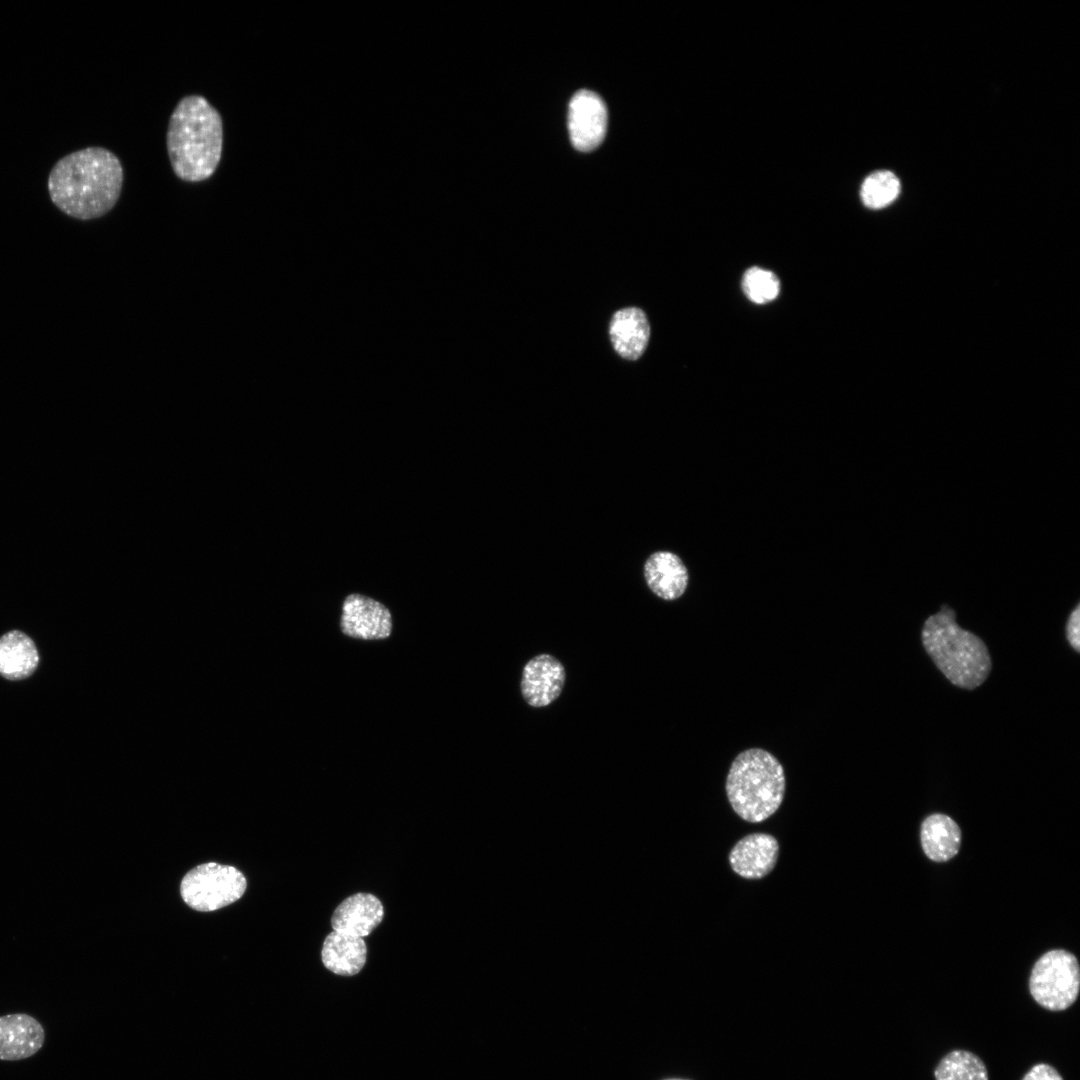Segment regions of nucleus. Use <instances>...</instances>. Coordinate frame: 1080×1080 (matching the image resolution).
Instances as JSON below:
<instances>
[{"label":"nucleus","instance_id":"nucleus-11","mask_svg":"<svg viewBox=\"0 0 1080 1080\" xmlns=\"http://www.w3.org/2000/svg\"><path fill=\"white\" fill-rule=\"evenodd\" d=\"M44 1040L45 1031L34 1017L24 1013L0 1017V1060L29 1058L42 1048Z\"/></svg>","mask_w":1080,"mask_h":1080},{"label":"nucleus","instance_id":"nucleus-13","mask_svg":"<svg viewBox=\"0 0 1080 1080\" xmlns=\"http://www.w3.org/2000/svg\"><path fill=\"white\" fill-rule=\"evenodd\" d=\"M610 339L616 352L627 360H637L645 351L650 326L645 313L628 307L614 313L609 325Z\"/></svg>","mask_w":1080,"mask_h":1080},{"label":"nucleus","instance_id":"nucleus-2","mask_svg":"<svg viewBox=\"0 0 1080 1080\" xmlns=\"http://www.w3.org/2000/svg\"><path fill=\"white\" fill-rule=\"evenodd\" d=\"M167 153L174 174L197 183L216 171L223 151V121L202 95H187L175 106L166 134Z\"/></svg>","mask_w":1080,"mask_h":1080},{"label":"nucleus","instance_id":"nucleus-20","mask_svg":"<svg viewBox=\"0 0 1080 1080\" xmlns=\"http://www.w3.org/2000/svg\"><path fill=\"white\" fill-rule=\"evenodd\" d=\"M742 288L745 295L756 304H765L774 300L780 291L778 277L769 270L752 267L748 269L742 280Z\"/></svg>","mask_w":1080,"mask_h":1080},{"label":"nucleus","instance_id":"nucleus-9","mask_svg":"<svg viewBox=\"0 0 1080 1080\" xmlns=\"http://www.w3.org/2000/svg\"><path fill=\"white\" fill-rule=\"evenodd\" d=\"M565 668L549 654H539L530 659L523 668L521 693L532 707H544L555 701L565 684Z\"/></svg>","mask_w":1080,"mask_h":1080},{"label":"nucleus","instance_id":"nucleus-7","mask_svg":"<svg viewBox=\"0 0 1080 1080\" xmlns=\"http://www.w3.org/2000/svg\"><path fill=\"white\" fill-rule=\"evenodd\" d=\"M340 630L355 639L383 640L391 635L392 616L381 602L361 594H349L342 603Z\"/></svg>","mask_w":1080,"mask_h":1080},{"label":"nucleus","instance_id":"nucleus-8","mask_svg":"<svg viewBox=\"0 0 1080 1080\" xmlns=\"http://www.w3.org/2000/svg\"><path fill=\"white\" fill-rule=\"evenodd\" d=\"M607 126V110L594 92L580 90L571 99L568 127L573 146L583 152L595 149L603 140Z\"/></svg>","mask_w":1080,"mask_h":1080},{"label":"nucleus","instance_id":"nucleus-16","mask_svg":"<svg viewBox=\"0 0 1080 1080\" xmlns=\"http://www.w3.org/2000/svg\"><path fill=\"white\" fill-rule=\"evenodd\" d=\"M321 958L332 973L354 976L366 963L367 947L363 938L332 931L324 940Z\"/></svg>","mask_w":1080,"mask_h":1080},{"label":"nucleus","instance_id":"nucleus-14","mask_svg":"<svg viewBox=\"0 0 1080 1080\" xmlns=\"http://www.w3.org/2000/svg\"><path fill=\"white\" fill-rule=\"evenodd\" d=\"M644 576L653 593L664 600L683 595L688 585V572L680 558L668 551L653 553L645 562Z\"/></svg>","mask_w":1080,"mask_h":1080},{"label":"nucleus","instance_id":"nucleus-4","mask_svg":"<svg viewBox=\"0 0 1080 1080\" xmlns=\"http://www.w3.org/2000/svg\"><path fill=\"white\" fill-rule=\"evenodd\" d=\"M784 769L762 748H749L732 761L725 783L728 801L744 821L760 823L781 806L785 793Z\"/></svg>","mask_w":1080,"mask_h":1080},{"label":"nucleus","instance_id":"nucleus-10","mask_svg":"<svg viewBox=\"0 0 1080 1080\" xmlns=\"http://www.w3.org/2000/svg\"><path fill=\"white\" fill-rule=\"evenodd\" d=\"M779 844L766 833H752L741 838L729 853L732 870L745 879H760L775 867Z\"/></svg>","mask_w":1080,"mask_h":1080},{"label":"nucleus","instance_id":"nucleus-19","mask_svg":"<svg viewBox=\"0 0 1080 1080\" xmlns=\"http://www.w3.org/2000/svg\"><path fill=\"white\" fill-rule=\"evenodd\" d=\"M900 193L897 176L888 170L876 171L863 182L860 197L863 204L872 209H880L891 204Z\"/></svg>","mask_w":1080,"mask_h":1080},{"label":"nucleus","instance_id":"nucleus-3","mask_svg":"<svg viewBox=\"0 0 1080 1080\" xmlns=\"http://www.w3.org/2000/svg\"><path fill=\"white\" fill-rule=\"evenodd\" d=\"M922 644L936 667L955 686L973 690L990 674L992 662L984 641L956 622V613L944 604L924 622Z\"/></svg>","mask_w":1080,"mask_h":1080},{"label":"nucleus","instance_id":"nucleus-6","mask_svg":"<svg viewBox=\"0 0 1080 1080\" xmlns=\"http://www.w3.org/2000/svg\"><path fill=\"white\" fill-rule=\"evenodd\" d=\"M247 886L236 868L218 863L201 864L182 879V899L197 911H213L237 901Z\"/></svg>","mask_w":1080,"mask_h":1080},{"label":"nucleus","instance_id":"nucleus-1","mask_svg":"<svg viewBox=\"0 0 1080 1080\" xmlns=\"http://www.w3.org/2000/svg\"><path fill=\"white\" fill-rule=\"evenodd\" d=\"M123 179L120 159L109 149L92 146L59 159L49 173L47 187L51 201L60 211L88 221L114 208Z\"/></svg>","mask_w":1080,"mask_h":1080},{"label":"nucleus","instance_id":"nucleus-5","mask_svg":"<svg viewBox=\"0 0 1080 1080\" xmlns=\"http://www.w3.org/2000/svg\"><path fill=\"white\" fill-rule=\"evenodd\" d=\"M1080 988L1079 963L1074 954L1063 949L1044 953L1034 964L1029 990L1033 999L1050 1011L1069 1008Z\"/></svg>","mask_w":1080,"mask_h":1080},{"label":"nucleus","instance_id":"nucleus-18","mask_svg":"<svg viewBox=\"0 0 1080 1080\" xmlns=\"http://www.w3.org/2000/svg\"><path fill=\"white\" fill-rule=\"evenodd\" d=\"M936 1080H989L984 1062L967 1050L946 1054L934 1071Z\"/></svg>","mask_w":1080,"mask_h":1080},{"label":"nucleus","instance_id":"nucleus-22","mask_svg":"<svg viewBox=\"0 0 1080 1080\" xmlns=\"http://www.w3.org/2000/svg\"><path fill=\"white\" fill-rule=\"evenodd\" d=\"M1022 1080H1063V1078L1053 1066L1038 1063L1024 1075Z\"/></svg>","mask_w":1080,"mask_h":1080},{"label":"nucleus","instance_id":"nucleus-17","mask_svg":"<svg viewBox=\"0 0 1080 1080\" xmlns=\"http://www.w3.org/2000/svg\"><path fill=\"white\" fill-rule=\"evenodd\" d=\"M923 852L934 862H947L961 846V829L948 815L934 813L927 816L920 828Z\"/></svg>","mask_w":1080,"mask_h":1080},{"label":"nucleus","instance_id":"nucleus-12","mask_svg":"<svg viewBox=\"0 0 1080 1080\" xmlns=\"http://www.w3.org/2000/svg\"><path fill=\"white\" fill-rule=\"evenodd\" d=\"M381 901L369 893H356L342 901L331 917L333 931L363 938L382 921Z\"/></svg>","mask_w":1080,"mask_h":1080},{"label":"nucleus","instance_id":"nucleus-15","mask_svg":"<svg viewBox=\"0 0 1080 1080\" xmlns=\"http://www.w3.org/2000/svg\"><path fill=\"white\" fill-rule=\"evenodd\" d=\"M40 656L35 642L20 630L0 636V676L9 681L29 678L37 670Z\"/></svg>","mask_w":1080,"mask_h":1080},{"label":"nucleus","instance_id":"nucleus-23","mask_svg":"<svg viewBox=\"0 0 1080 1080\" xmlns=\"http://www.w3.org/2000/svg\"><path fill=\"white\" fill-rule=\"evenodd\" d=\"M666 1080H685V1079H666Z\"/></svg>","mask_w":1080,"mask_h":1080},{"label":"nucleus","instance_id":"nucleus-21","mask_svg":"<svg viewBox=\"0 0 1080 1080\" xmlns=\"http://www.w3.org/2000/svg\"><path fill=\"white\" fill-rule=\"evenodd\" d=\"M1066 637L1070 646L1080 652V604L1078 603L1070 613L1066 623Z\"/></svg>","mask_w":1080,"mask_h":1080}]
</instances>
